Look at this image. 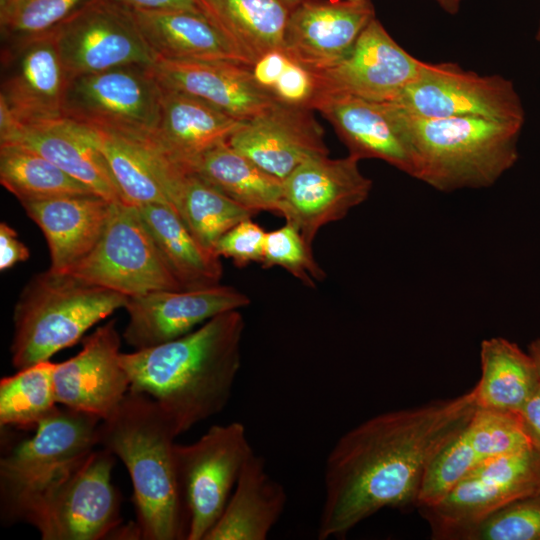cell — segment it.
<instances>
[{
	"mask_svg": "<svg viewBox=\"0 0 540 540\" xmlns=\"http://www.w3.org/2000/svg\"><path fill=\"white\" fill-rule=\"evenodd\" d=\"M477 394L375 415L345 432L327 455L317 538L343 539L387 507L417 503L437 453L468 423Z\"/></svg>",
	"mask_w": 540,
	"mask_h": 540,
	"instance_id": "obj_1",
	"label": "cell"
},
{
	"mask_svg": "<svg viewBox=\"0 0 540 540\" xmlns=\"http://www.w3.org/2000/svg\"><path fill=\"white\" fill-rule=\"evenodd\" d=\"M245 320L239 310L213 317L179 338L121 353L130 391L152 397L179 436L220 413L241 367Z\"/></svg>",
	"mask_w": 540,
	"mask_h": 540,
	"instance_id": "obj_2",
	"label": "cell"
},
{
	"mask_svg": "<svg viewBox=\"0 0 540 540\" xmlns=\"http://www.w3.org/2000/svg\"><path fill=\"white\" fill-rule=\"evenodd\" d=\"M167 414L149 395L128 391L98 429V446L125 465L133 486L135 526L142 540L187 539L188 515L179 487Z\"/></svg>",
	"mask_w": 540,
	"mask_h": 540,
	"instance_id": "obj_3",
	"label": "cell"
},
{
	"mask_svg": "<svg viewBox=\"0 0 540 540\" xmlns=\"http://www.w3.org/2000/svg\"><path fill=\"white\" fill-rule=\"evenodd\" d=\"M393 107L413 158V178L438 191L489 187L518 159L524 123L474 116L419 118Z\"/></svg>",
	"mask_w": 540,
	"mask_h": 540,
	"instance_id": "obj_4",
	"label": "cell"
},
{
	"mask_svg": "<svg viewBox=\"0 0 540 540\" xmlns=\"http://www.w3.org/2000/svg\"><path fill=\"white\" fill-rule=\"evenodd\" d=\"M115 456L94 449L17 503L6 520L26 521L43 540L139 539L123 525L121 497L112 483Z\"/></svg>",
	"mask_w": 540,
	"mask_h": 540,
	"instance_id": "obj_5",
	"label": "cell"
},
{
	"mask_svg": "<svg viewBox=\"0 0 540 540\" xmlns=\"http://www.w3.org/2000/svg\"><path fill=\"white\" fill-rule=\"evenodd\" d=\"M128 296L51 269L32 277L13 311L11 363L17 369L48 361L73 346L99 321L124 308Z\"/></svg>",
	"mask_w": 540,
	"mask_h": 540,
	"instance_id": "obj_6",
	"label": "cell"
},
{
	"mask_svg": "<svg viewBox=\"0 0 540 540\" xmlns=\"http://www.w3.org/2000/svg\"><path fill=\"white\" fill-rule=\"evenodd\" d=\"M540 492V448L530 445L491 459L455 484L438 502L419 507L432 539L464 540L505 505Z\"/></svg>",
	"mask_w": 540,
	"mask_h": 540,
	"instance_id": "obj_7",
	"label": "cell"
},
{
	"mask_svg": "<svg viewBox=\"0 0 540 540\" xmlns=\"http://www.w3.org/2000/svg\"><path fill=\"white\" fill-rule=\"evenodd\" d=\"M254 453L241 422L213 425L191 444H175L178 482L188 515L187 540H205Z\"/></svg>",
	"mask_w": 540,
	"mask_h": 540,
	"instance_id": "obj_8",
	"label": "cell"
},
{
	"mask_svg": "<svg viewBox=\"0 0 540 540\" xmlns=\"http://www.w3.org/2000/svg\"><path fill=\"white\" fill-rule=\"evenodd\" d=\"M69 273L128 297L158 290H183L138 207L124 202H112L99 242Z\"/></svg>",
	"mask_w": 540,
	"mask_h": 540,
	"instance_id": "obj_9",
	"label": "cell"
},
{
	"mask_svg": "<svg viewBox=\"0 0 540 540\" xmlns=\"http://www.w3.org/2000/svg\"><path fill=\"white\" fill-rule=\"evenodd\" d=\"M161 96L152 66H121L71 78L63 115L92 128L151 137L160 117Z\"/></svg>",
	"mask_w": 540,
	"mask_h": 540,
	"instance_id": "obj_10",
	"label": "cell"
},
{
	"mask_svg": "<svg viewBox=\"0 0 540 540\" xmlns=\"http://www.w3.org/2000/svg\"><path fill=\"white\" fill-rule=\"evenodd\" d=\"M389 102L419 118L474 116L525 122L522 100L511 80L480 75L455 62H425L416 80Z\"/></svg>",
	"mask_w": 540,
	"mask_h": 540,
	"instance_id": "obj_11",
	"label": "cell"
},
{
	"mask_svg": "<svg viewBox=\"0 0 540 540\" xmlns=\"http://www.w3.org/2000/svg\"><path fill=\"white\" fill-rule=\"evenodd\" d=\"M102 419L61 405L42 420L36 433L0 460L4 516L67 467L98 446Z\"/></svg>",
	"mask_w": 540,
	"mask_h": 540,
	"instance_id": "obj_12",
	"label": "cell"
},
{
	"mask_svg": "<svg viewBox=\"0 0 540 540\" xmlns=\"http://www.w3.org/2000/svg\"><path fill=\"white\" fill-rule=\"evenodd\" d=\"M51 32L70 79L157 60L131 10L114 0H89Z\"/></svg>",
	"mask_w": 540,
	"mask_h": 540,
	"instance_id": "obj_13",
	"label": "cell"
},
{
	"mask_svg": "<svg viewBox=\"0 0 540 540\" xmlns=\"http://www.w3.org/2000/svg\"><path fill=\"white\" fill-rule=\"evenodd\" d=\"M352 155L331 159L319 156L298 166L282 181V211L312 245L319 230L343 219L362 204L372 189V180Z\"/></svg>",
	"mask_w": 540,
	"mask_h": 540,
	"instance_id": "obj_14",
	"label": "cell"
},
{
	"mask_svg": "<svg viewBox=\"0 0 540 540\" xmlns=\"http://www.w3.org/2000/svg\"><path fill=\"white\" fill-rule=\"evenodd\" d=\"M69 80L51 31L2 45L0 97L23 125L63 118Z\"/></svg>",
	"mask_w": 540,
	"mask_h": 540,
	"instance_id": "obj_15",
	"label": "cell"
},
{
	"mask_svg": "<svg viewBox=\"0 0 540 540\" xmlns=\"http://www.w3.org/2000/svg\"><path fill=\"white\" fill-rule=\"evenodd\" d=\"M250 304L235 287L218 284L195 290H158L130 296L124 309L128 323L123 332L134 350L179 338L201 323Z\"/></svg>",
	"mask_w": 540,
	"mask_h": 540,
	"instance_id": "obj_16",
	"label": "cell"
},
{
	"mask_svg": "<svg viewBox=\"0 0 540 540\" xmlns=\"http://www.w3.org/2000/svg\"><path fill=\"white\" fill-rule=\"evenodd\" d=\"M424 65L425 61L404 50L375 17L345 58L315 73L322 93L389 102L416 80Z\"/></svg>",
	"mask_w": 540,
	"mask_h": 540,
	"instance_id": "obj_17",
	"label": "cell"
},
{
	"mask_svg": "<svg viewBox=\"0 0 540 540\" xmlns=\"http://www.w3.org/2000/svg\"><path fill=\"white\" fill-rule=\"evenodd\" d=\"M530 445L535 444L518 413L478 407L468 423L431 461L416 506L433 505L485 462Z\"/></svg>",
	"mask_w": 540,
	"mask_h": 540,
	"instance_id": "obj_18",
	"label": "cell"
},
{
	"mask_svg": "<svg viewBox=\"0 0 540 540\" xmlns=\"http://www.w3.org/2000/svg\"><path fill=\"white\" fill-rule=\"evenodd\" d=\"M121 337L112 319L82 339V349L56 363L53 373L58 404L105 419L130 389L120 361Z\"/></svg>",
	"mask_w": 540,
	"mask_h": 540,
	"instance_id": "obj_19",
	"label": "cell"
},
{
	"mask_svg": "<svg viewBox=\"0 0 540 540\" xmlns=\"http://www.w3.org/2000/svg\"><path fill=\"white\" fill-rule=\"evenodd\" d=\"M228 143L281 181L305 161L329 154L311 109L279 103L246 121Z\"/></svg>",
	"mask_w": 540,
	"mask_h": 540,
	"instance_id": "obj_20",
	"label": "cell"
},
{
	"mask_svg": "<svg viewBox=\"0 0 540 540\" xmlns=\"http://www.w3.org/2000/svg\"><path fill=\"white\" fill-rule=\"evenodd\" d=\"M375 18L371 0H304L290 11L283 50L314 72L345 58Z\"/></svg>",
	"mask_w": 540,
	"mask_h": 540,
	"instance_id": "obj_21",
	"label": "cell"
},
{
	"mask_svg": "<svg viewBox=\"0 0 540 540\" xmlns=\"http://www.w3.org/2000/svg\"><path fill=\"white\" fill-rule=\"evenodd\" d=\"M314 109L333 126L349 155L382 160L413 177L411 151L391 103L324 92Z\"/></svg>",
	"mask_w": 540,
	"mask_h": 540,
	"instance_id": "obj_22",
	"label": "cell"
},
{
	"mask_svg": "<svg viewBox=\"0 0 540 540\" xmlns=\"http://www.w3.org/2000/svg\"><path fill=\"white\" fill-rule=\"evenodd\" d=\"M152 71L166 89L196 97L241 121H248L276 102L256 83L250 66L222 60L158 58Z\"/></svg>",
	"mask_w": 540,
	"mask_h": 540,
	"instance_id": "obj_23",
	"label": "cell"
},
{
	"mask_svg": "<svg viewBox=\"0 0 540 540\" xmlns=\"http://www.w3.org/2000/svg\"><path fill=\"white\" fill-rule=\"evenodd\" d=\"M92 130L96 146L127 204L139 207L163 203L173 208L179 186L188 172L171 162L150 137Z\"/></svg>",
	"mask_w": 540,
	"mask_h": 540,
	"instance_id": "obj_24",
	"label": "cell"
},
{
	"mask_svg": "<svg viewBox=\"0 0 540 540\" xmlns=\"http://www.w3.org/2000/svg\"><path fill=\"white\" fill-rule=\"evenodd\" d=\"M112 202L97 194L65 196L21 204L48 244L50 268L69 273L99 242Z\"/></svg>",
	"mask_w": 540,
	"mask_h": 540,
	"instance_id": "obj_25",
	"label": "cell"
},
{
	"mask_svg": "<svg viewBox=\"0 0 540 540\" xmlns=\"http://www.w3.org/2000/svg\"><path fill=\"white\" fill-rule=\"evenodd\" d=\"M245 122L196 97L162 87L160 117L150 138L171 162L191 172L201 155L228 142Z\"/></svg>",
	"mask_w": 540,
	"mask_h": 540,
	"instance_id": "obj_26",
	"label": "cell"
},
{
	"mask_svg": "<svg viewBox=\"0 0 540 540\" xmlns=\"http://www.w3.org/2000/svg\"><path fill=\"white\" fill-rule=\"evenodd\" d=\"M4 145L37 152L108 201L126 203L87 125L65 117L23 125Z\"/></svg>",
	"mask_w": 540,
	"mask_h": 540,
	"instance_id": "obj_27",
	"label": "cell"
},
{
	"mask_svg": "<svg viewBox=\"0 0 540 540\" xmlns=\"http://www.w3.org/2000/svg\"><path fill=\"white\" fill-rule=\"evenodd\" d=\"M286 504L284 486L268 474L264 458L254 452L205 540H265Z\"/></svg>",
	"mask_w": 540,
	"mask_h": 540,
	"instance_id": "obj_28",
	"label": "cell"
},
{
	"mask_svg": "<svg viewBox=\"0 0 540 540\" xmlns=\"http://www.w3.org/2000/svg\"><path fill=\"white\" fill-rule=\"evenodd\" d=\"M130 10L157 59L222 60L248 65L203 14L181 10Z\"/></svg>",
	"mask_w": 540,
	"mask_h": 540,
	"instance_id": "obj_29",
	"label": "cell"
},
{
	"mask_svg": "<svg viewBox=\"0 0 540 540\" xmlns=\"http://www.w3.org/2000/svg\"><path fill=\"white\" fill-rule=\"evenodd\" d=\"M203 15L251 66L283 49L290 11L280 0H196Z\"/></svg>",
	"mask_w": 540,
	"mask_h": 540,
	"instance_id": "obj_30",
	"label": "cell"
},
{
	"mask_svg": "<svg viewBox=\"0 0 540 540\" xmlns=\"http://www.w3.org/2000/svg\"><path fill=\"white\" fill-rule=\"evenodd\" d=\"M138 209L163 259L183 290L220 284L223 274L220 257L195 238L170 205L151 203Z\"/></svg>",
	"mask_w": 540,
	"mask_h": 540,
	"instance_id": "obj_31",
	"label": "cell"
},
{
	"mask_svg": "<svg viewBox=\"0 0 540 540\" xmlns=\"http://www.w3.org/2000/svg\"><path fill=\"white\" fill-rule=\"evenodd\" d=\"M191 172L256 214L270 211L281 215L282 181L263 171L228 142L201 155L192 164Z\"/></svg>",
	"mask_w": 540,
	"mask_h": 540,
	"instance_id": "obj_32",
	"label": "cell"
},
{
	"mask_svg": "<svg viewBox=\"0 0 540 540\" xmlns=\"http://www.w3.org/2000/svg\"><path fill=\"white\" fill-rule=\"evenodd\" d=\"M480 362L481 377L474 386L479 408L517 413L540 382L530 353L503 337L482 341Z\"/></svg>",
	"mask_w": 540,
	"mask_h": 540,
	"instance_id": "obj_33",
	"label": "cell"
},
{
	"mask_svg": "<svg viewBox=\"0 0 540 540\" xmlns=\"http://www.w3.org/2000/svg\"><path fill=\"white\" fill-rule=\"evenodd\" d=\"M0 182L20 204L96 194L39 153L19 145L0 146Z\"/></svg>",
	"mask_w": 540,
	"mask_h": 540,
	"instance_id": "obj_34",
	"label": "cell"
},
{
	"mask_svg": "<svg viewBox=\"0 0 540 540\" xmlns=\"http://www.w3.org/2000/svg\"><path fill=\"white\" fill-rule=\"evenodd\" d=\"M173 208L195 238L213 252L216 242L224 233L256 215L193 172L184 176Z\"/></svg>",
	"mask_w": 540,
	"mask_h": 540,
	"instance_id": "obj_35",
	"label": "cell"
},
{
	"mask_svg": "<svg viewBox=\"0 0 540 540\" xmlns=\"http://www.w3.org/2000/svg\"><path fill=\"white\" fill-rule=\"evenodd\" d=\"M56 363L43 361L18 370L0 381L1 427L36 429L57 406L53 373Z\"/></svg>",
	"mask_w": 540,
	"mask_h": 540,
	"instance_id": "obj_36",
	"label": "cell"
},
{
	"mask_svg": "<svg viewBox=\"0 0 540 540\" xmlns=\"http://www.w3.org/2000/svg\"><path fill=\"white\" fill-rule=\"evenodd\" d=\"M250 69L259 87L276 103L312 110L322 94L316 73L283 49L262 55Z\"/></svg>",
	"mask_w": 540,
	"mask_h": 540,
	"instance_id": "obj_37",
	"label": "cell"
},
{
	"mask_svg": "<svg viewBox=\"0 0 540 540\" xmlns=\"http://www.w3.org/2000/svg\"><path fill=\"white\" fill-rule=\"evenodd\" d=\"M89 0H13L0 19L2 45L50 32Z\"/></svg>",
	"mask_w": 540,
	"mask_h": 540,
	"instance_id": "obj_38",
	"label": "cell"
},
{
	"mask_svg": "<svg viewBox=\"0 0 540 540\" xmlns=\"http://www.w3.org/2000/svg\"><path fill=\"white\" fill-rule=\"evenodd\" d=\"M263 268L282 267L309 287L326 278L299 229L292 223L266 233Z\"/></svg>",
	"mask_w": 540,
	"mask_h": 540,
	"instance_id": "obj_39",
	"label": "cell"
},
{
	"mask_svg": "<svg viewBox=\"0 0 540 540\" xmlns=\"http://www.w3.org/2000/svg\"><path fill=\"white\" fill-rule=\"evenodd\" d=\"M464 540H540V492L497 510L476 525Z\"/></svg>",
	"mask_w": 540,
	"mask_h": 540,
	"instance_id": "obj_40",
	"label": "cell"
},
{
	"mask_svg": "<svg viewBox=\"0 0 540 540\" xmlns=\"http://www.w3.org/2000/svg\"><path fill=\"white\" fill-rule=\"evenodd\" d=\"M266 231L252 218H247L224 233L216 242L214 252L230 258L238 267L262 263Z\"/></svg>",
	"mask_w": 540,
	"mask_h": 540,
	"instance_id": "obj_41",
	"label": "cell"
},
{
	"mask_svg": "<svg viewBox=\"0 0 540 540\" xmlns=\"http://www.w3.org/2000/svg\"><path fill=\"white\" fill-rule=\"evenodd\" d=\"M29 257V248L18 239L15 229L2 221L0 223V270H8Z\"/></svg>",
	"mask_w": 540,
	"mask_h": 540,
	"instance_id": "obj_42",
	"label": "cell"
},
{
	"mask_svg": "<svg viewBox=\"0 0 540 540\" xmlns=\"http://www.w3.org/2000/svg\"><path fill=\"white\" fill-rule=\"evenodd\" d=\"M132 9L146 11L181 10L203 14L196 0H114Z\"/></svg>",
	"mask_w": 540,
	"mask_h": 540,
	"instance_id": "obj_43",
	"label": "cell"
},
{
	"mask_svg": "<svg viewBox=\"0 0 540 540\" xmlns=\"http://www.w3.org/2000/svg\"><path fill=\"white\" fill-rule=\"evenodd\" d=\"M517 413L533 443L540 448V382Z\"/></svg>",
	"mask_w": 540,
	"mask_h": 540,
	"instance_id": "obj_44",
	"label": "cell"
},
{
	"mask_svg": "<svg viewBox=\"0 0 540 540\" xmlns=\"http://www.w3.org/2000/svg\"><path fill=\"white\" fill-rule=\"evenodd\" d=\"M435 2L445 13L456 15L465 0H431Z\"/></svg>",
	"mask_w": 540,
	"mask_h": 540,
	"instance_id": "obj_45",
	"label": "cell"
},
{
	"mask_svg": "<svg viewBox=\"0 0 540 540\" xmlns=\"http://www.w3.org/2000/svg\"><path fill=\"white\" fill-rule=\"evenodd\" d=\"M529 353L532 356V358L534 359V361L536 363V366H537V369H538V372H539V375H540V339L534 340L529 345Z\"/></svg>",
	"mask_w": 540,
	"mask_h": 540,
	"instance_id": "obj_46",
	"label": "cell"
},
{
	"mask_svg": "<svg viewBox=\"0 0 540 540\" xmlns=\"http://www.w3.org/2000/svg\"><path fill=\"white\" fill-rule=\"evenodd\" d=\"M12 3L13 0H0V19L5 17Z\"/></svg>",
	"mask_w": 540,
	"mask_h": 540,
	"instance_id": "obj_47",
	"label": "cell"
},
{
	"mask_svg": "<svg viewBox=\"0 0 540 540\" xmlns=\"http://www.w3.org/2000/svg\"><path fill=\"white\" fill-rule=\"evenodd\" d=\"M289 10H292L304 0H280Z\"/></svg>",
	"mask_w": 540,
	"mask_h": 540,
	"instance_id": "obj_48",
	"label": "cell"
},
{
	"mask_svg": "<svg viewBox=\"0 0 540 540\" xmlns=\"http://www.w3.org/2000/svg\"><path fill=\"white\" fill-rule=\"evenodd\" d=\"M535 40L540 43V21H539V24H538L537 31L535 33Z\"/></svg>",
	"mask_w": 540,
	"mask_h": 540,
	"instance_id": "obj_49",
	"label": "cell"
},
{
	"mask_svg": "<svg viewBox=\"0 0 540 540\" xmlns=\"http://www.w3.org/2000/svg\"><path fill=\"white\" fill-rule=\"evenodd\" d=\"M350 1H356V0H350Z\"/></svg>",
	"mask_w": 540,
	"mask_h": 540,
	"instance_id": "obj_50",
	"label": "cell"
}]
</instances>
